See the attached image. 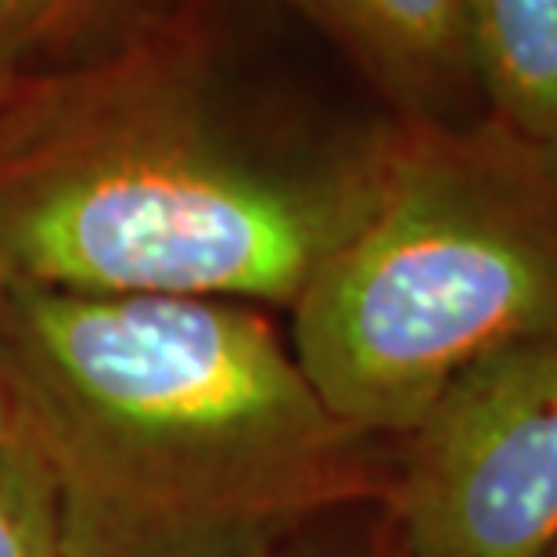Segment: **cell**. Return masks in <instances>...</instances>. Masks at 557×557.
<instances>
[{"instance_id":"6da1fadb","label":"cell","mask_w":557,"mask_h":557,"mask_svg":"<svg viewBox=\"0 0 557 557\" xmlns=\"http://www.w3.org/2000/svg\"><path fill=\"white\" fill-rule=\"evenodd\" d=\"M0 377L65 557H248L393 479L259 306L8 284Z\"/></svg>"},{"instance_id":"7a4b0ae2","label":"cell","mask_w":557,"mask_h":557,"mask_svg":"<svg viewBox=\"0 0 557 557\" xmlns=\"http://www.w3.org/2000/svg\"><path fill=\"white\" fill-rule=\"evenodd\" d=\"M393 123H259L173 29L51 65L0 126V274L292 310L363 227Z\"/></svg>"},{"instance_id":"3957f363","label":"cell","mask_w":557,"mask_h":557,"mask_svg":"<svg viewBox=\"0 0 557 557\" xmlns=\"http://www.w3.org/2000/svg\"><path fill=\"white\" fill-rule=\"evenodd\" d=\"M557 335V145L493 115L393 123L363 227L292 306V352L331 413L403 438L449 382Z\"/></svg>"},{"instance_id":"277c9868","label":"cell","mask_w":557,"mask_h":557,"mask_svg":"<svg viewBox=\"0 0 557 557\" xmlns=\"http://www.w3.org/2000/svg\"><path fill=\"white\" fill-rule=\"evenodd\" d=\"M399 557H547L557 543V335L485 357L399 438Z\"/></svg>"},{"instance_id":"5b68a950","label":"cell","mask_w":557,"mask_h":557,"mask_svg":"<svg viewBox=\"0 0 557 557\" xmlns=\"http://www.w3.org/2000/svg\"><path fill=\"white\" fill-rule=\"evenodd\" d=\"M393 104L399 123L485 115L468 0H288Z\"/></svg>"},{"instance_id":"8992f818","label":"cell","mask_w":557,"mask_h":557,"mask_svg":"<svg viewBox=\"0 0 557 557\" xmlns=\"http://www.w3.org/2000/svg\"><path fill=\"white\" fill-rule=\"evenodd\" d=\"M485 115L557 145V0H468Z\"/></svg>"},{"instance_id":"52a82bcc","label":"cell","mask_w":557,"mask_h":557,"mask_svg":"<svg viewBox=\"0 0 557 557\" xmlns=\"http://www.w3.org/2000/svg\"><path fill=\"white\" fill-rule=\"evenodd\" d=\"M0 557H65L51 490L18 435L0 443Z\"/></svg>"},{"instance_id":"ba28073f","label":"cell","mask_w":557,"mask_h":557,"mask_svg":"<svg viewBox=\"0 0 557 557\" xmlns=\"http://www.w3.org/2000/svg\"><path fill=\"white\" fill-rule=\"evenodd\" d=\"M145 0H0V51L54 62L58 51L126 18Z\"/></svg>"},{"instance_id":"9c48e42d","label":"cell","mask_w":557,"mask_h":557,"mask_svg":"<svg viewBox=\"0 0 557 557\" xmlns=\"http://www.w3.org/2000/svg\"><path fill=\"white\" fill-rule=\"evenodd\" d=\"M346 515H335L327 521H317V525L295 532V536L281 540L277 547H267L259 554L248 557H388V532H385V515H377L371 532L363 536H349L346 529Z\"/></svg>"},{"instance_id":"30bf717a","label":"cell","mask_w":557,"mask_h":557,"mask_svg":"<svg viewBox=\"0 0 557 557\" xmlns=\"http://www.w3.org/2000/svg\"><path fill=\"white\" fill-rule=\"evenodd\" d=\"M54 62H40L33 54H18V51H0V126L11 112L18 109L22 98L37 87V79L51 69Z\"/></svg>"},{"instance_id":"8fae6325","label":"cell","mask_w":557,"mask_h":557,"mask_svg":"<svg viewBox=\"0 0 557 557\" xmlns=\"http://www.w3.org/2000/svg\"><path fill=\"white\" fill-rule=\"evenodd\" d=\"M4 295H8V277L0 274V306H4ZM15 435V421H11V403H8V388H4V377H0V443Z\"/></svg>"},{"instance_id":"7c38bea8","label":"cell","mask_w":557,"mask_h":557,"mask_svg":"<svg viewBox=\"0 0 557 557\" xmlns=\"http://www.w3.org/2000/svg\"><path fill=\"white\" fill-rule=\"evenodd\" d=\"M382 515H385V511H382ZM385 532H388V525H385ZM388 557H399V554H396V543H393V536H388Z\"/></svg>"},{"instance_id":"4fadbf2b","label":"cell","mask_w":557,"mask_h":557,"mask_svg":"<svg viewBox=\"0 0 557 557\" xmlns=\"http://www.w3.org/2000/svg\"><path fill=\"white\" fill-rule=\"evenodd\" d=\"M547 557H557V543H554V550H550V554H547Z\"/></svg>"}]
</instances>
